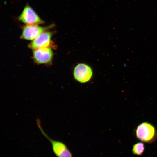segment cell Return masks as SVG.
Instances as JSON below:
<instances>
[{
    "instance_id": "1",
    "label": "cell",
    "mask_w": 157,
    "mask_h": 157,
    "mask_svg": "<svg viewBox=\"0 0 157 157\" xmlns=\"http://www.w3.org/2000/svg\"><path fill=\"white\" fill-rule=\"evenodd\" d=\"M135 132L137 138L146 142L153 140L156 135V131L154 126L147 122H144L139 124L137 127Z\"/></svg>"
},
{
    "instance_id": "2",
    "label": "cell",
    "mask_w": 157,
    "mask_h": 157,
    "mask_svg": "<svg viewBox=\"0 0 157 157\" xmlns=\"http://www.w3.org/2000/svg\"><path fill=\"white\" fill-rule=\"evenodd\" d=\"M38 124L42 134L51 143L53 152L57 157H72L71 152L65 144L50 138L43 130L39 123Z\"/></svg>"
},
{
    "instance_id": "3",
    "label": "cell",
    "mask_w": 157,
    "mask_h": 157,
    "mask_svg": "<svg viewBox=\"0 0 157 157\" xmlns=\"http://www.w3.org/2000/svg\"><path fill=\"white\" fill-rule=\"evenodd\" d=\"M18 18L21 21L27 24H37L44 23L33 8L28 4Z\"/></svg>"
},
{
    "instance_id": "4",
    "label": "cell",
    "mask_w": 157,
    "mask_h": 157,
    "mask_svg": "<svg viewBox=\"0 0 157 157\" xmlns=\"http://www.w3.org/2000/svg\"><path fill=\"white\" fill-rule=\"evenodd\" d=\"M74 78L81 83L88 82L91 78L92 71L91 67L88 65L80 63L74 68L73 72Z\"/></svg>"
},
{
    "instance_id": "5",
    "label": "cell",
    "mask_w": 157,
    "mask_h": 157,
    "mask_svg": "<svg viewBox=\"0 0 157 157\" xmlns=\"http://www.w3.org/2000/svg\"><path fill=\"white\" fill-rule=\"evenodd\" d=\"M53 26L46 27L39 26L37 24H27L23 28L21 37L27 40H34L42 32Z\"/></svg>"
},
{
    "instance_id": "6",
    "label": "cell",
    "mask_w": 157,
    "mask_h": 157,
    "mask_svg": "<svg viewBox=\"0 0 157 157\" xmlns=\"http://www.w3.org/2000/svg\"><path fill=\"white\" fill-rule=\"evenodd\" d=\"M53 56V51L49 47L34 49L33 52V59L36 62L39 64L50 63Z\"/></svg>"
},
{
    "instance_id": "7",
    "label": "cell",
    "mask_w": 157,
    "mask_h": 157,
    "mask_svg": "<svg viewBox=\"0 0 157 157\" xmlns=\"http://www.w3.org/2000/svg\"><path fill=\"white\" fill-rule=\"evenodd\" d=\"M52 34L50 32H42L28 45V47L33 49L48 47L50 43Z\"/></svg>"
},
{
    "instance_id": "8",
    "label": "cell",
    "mask_w": 157,
    "mask_h": 157,
    "mask_svg": "<svg viewBox=\"0 0 157 157\" xmlns=\"http://www.w3.org/2000/svg\"><path fill=\"white\" fill-rule=\"evenodd\" d=\"M144 146L142 142H139L134 145L132 148L133 153L136 155H142L144 151Z\"/></svg>"
}]
</instances>
